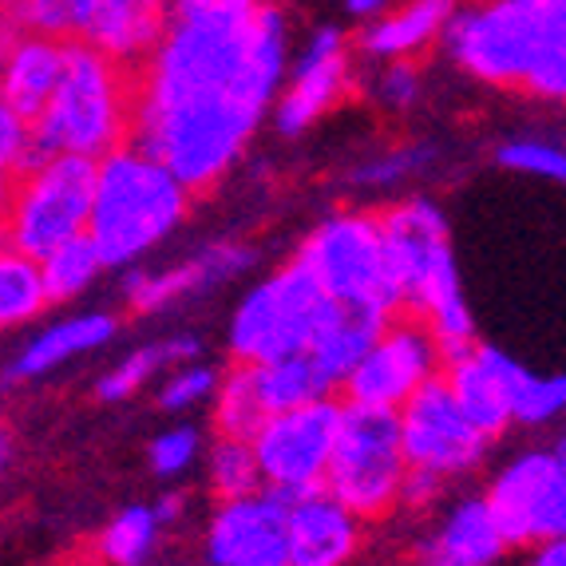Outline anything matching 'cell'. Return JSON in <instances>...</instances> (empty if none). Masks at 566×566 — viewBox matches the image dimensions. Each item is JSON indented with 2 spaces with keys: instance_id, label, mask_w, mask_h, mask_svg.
<instances>
[{
  "instance_id": "1",
  "label": "cell",
  "mask_w": 566,
  "mask_h": 566,
  "mask_svg": "<svg viewBox=\"0 0 566 566\" xmlns=\"http://www.w3.org/2000/svg\"><path fill=\"white\" fill-rule=\"evenodd\" d=\"M285 80V20L262 4L175 12L135 84V147L190 190H210L254 139Z\"/></svg>"
},
{
  "instance_id": "2",
  "label": "cell",
  "mask_w": 566,
  "mask_h": 566,
  "mask_svg": "<svg viewBox=\"0 0 566 566\" xmlns=\"http://www.w3.org/2000/svg\"><path fill=\"white\" fill-rule=\"evenodd\" d=\"M444 32L468 76L538 99L566 95V0H488L452 12Z\"/></svg>"
},
{
  "instance_id": "3",
  "label": "cell",
  "mask_w": 566,
  "mask_h": 566,
  "mask_svg": "<svg viewBox=\"0 0 566 566\" xmlns=\"http://www.w3.org/2000/svg\"><path fill=\"white\" fill-rule=\"evenodd\" d=\"M385 242L388 277L397 285L400 310L424 322L440 357L472 349L475 317L463 297L460 270L452 254V227L432 199H400L377 214Z\"/></svg>"
},
{
  "instance_id": "4",
  "label": "cell",
  "mask_w": 566,
  "mask_h": 566,
  "mask_svg": "<svg viewBox=\"0 0 566 566\" xmlns=\"http://www.w3.org/2000/svg\"><path fill=\"white\" fill-rule=\"evenodd\" d=\"M190 195L155 155L143 147H115L112 155L95 163L92 214H87V238L104 265L132 270L155 245L167 242L187 222Z\"/></svg>"
},
{
  "instance_id": "5",
  "label": "cell",
  "mask_w": 566,
  "mask_h": 566,
  "mask_svg": "<svg viewBox=\"0 0 566 566\" xmlns=\"http://www.w3.org/2000/svg\"><path fill=\"white\" fill-rule=\"evenodd\" d=\"M135 80L87 44H64V67L32 119L36 155H80L99 163L132 135Z\"/></svg>"
},
{
  "instance_id": "6",
  "label": "cell",
  "mask_w": 566,
  "mask_h": 566,
  "mask_svg": "<svg viewBox=\"0 0 566 566\" xmlns=\"http://www.w3.org/2000/svg\"><path fill=\"white\" fill-rule=\"evenodd\" d=\"M408 463L400 452L397 412L380 408H340L337 444H333L329 468H325L322 491L333 495L360 523H380L400 511Z\"/></svg>"
},
{
  "instance_id": "7",
  "label": "cell",
  "mask_w": 566,
  "mask_h": 566,
  "mask_svg": "<svg viewBox=\"0 0 566 566\" xmlns=\"http://www.w3.org/2000/svg\"><path fill=\"white\" fill-rule=\"evenodd\" d=\"M293 262L317 282V290L333 305L373 310L380 317L400 313L397 285L388 277L377 214H365V210L329 214L325 222H317L305 234L302 250H297Z\"/></svg>"
},
{
  "instance_id": "8",
  "label": "cell",
  "mask_w": 566,
  "mask_h": 566,
  "mask_svg": "<svg viewBox=\"0 0 566 566\" xmlns=\"http://www.w3.org/2000/svg\"><path fill=\"white\" fill-rule=\"evenodd\" d=\"M95 163L80 155H36L9 187L4 242L20 254L44 258L48 250L87 234Z\"/></svg>"
},
{
  "instance_id": "9",
  "label": "cell",
  "mask_w": 566,
  "mask_h": 566,
  "mask_svg": "<svg viewBox=\"0 0 566 566\" xmlns=\"http://www.w3.org/2000/svg\"><path fill=\"white\" fill-rule=\"evenodd\" d=\"M329 305L333 302L317 290V282L302 265H277L274 274H265L234 305L227 329L230 357L238 365H265V360L305 353Z\"/></svg>"
},
{
  "instance_id": "10",
  "label": "cell",
  "mask_w": 566,
  "mask_h": 566,
  "mask_svg": "<svg viewBox=\"0 0 566 566\" xmlns=\"http://www.w3.org/2000/svg\"><path fill=\"white\" fill-rule=\"evenodd\" d=\"M340 408L345 405H337L333 397H317L310 405L265 416L258 432L250 436L265 491L293 500V495L322 488L333 444H337Z\"/></svg>"
},
{
  "instance_id": "11",
  "label": "cell",
  "mask_w": 566,
  "mask_h": 566,
  "mask_svg": "<svg viewBox=\"0 0 566 566\" xmlns=\"http://www.w3.org/2000/svg\"><path fill=\"white\" fill-rule=\"evenodd\" d=\"M511 547H535L566 535V452L563 444L511 455L483 491Z\"/></svg>"
},
{
  "instance_id": "12",
  "label": "cell",
  "mask_w": 566,
  "mask_h": 566,
  "mask_svg": "<svg viewBox=\"0 0 566 566\" xmlns=\"http://www.w3.org/2000/svg\"><path fill=\"white\" fill-rule=\"evenodd\" d=\"M397 436L408 468L428 472L444 483L472 475L488 460L491 448L488 436L460 412L444 377H432L428 385H420L397 408Z\"/></svg>"
},
{
  "instance_id": "13",
  "label": "cell",
  "mask_w": 566,
  "mask_h": 566,
  "mask_svg": "<svg viewBox=\"0 0 566 566\" xmlns=\"http://www.w3.org/2000/svg\"><path fill=\"white\" fill-rule=\"evenodd\" d=\"M444 357L436 349L432 333L424 329L420 317H400L392 313L380 325L377 340L365 349V357L353 365V373L340 380L349 405L357 408H380V412H397L416 388L440 377Z\"/></svg>"
},
{
  "instance_id": "14",
  "label": "cell",
  "mask_w": 566,
  "mask_h": 566,
  "mask_svg": "<svg viewBox=\"0 0 566 566\" xmlns=\"http://www.w3.org/2000/svg\"><path fill=\"white\" fill-rule=\"evenodd\" d=\"M531 368L520 365L507 353L491 349L475 340L472 349L455 353L444 360V385L455 397L460 412L480 428L488 440L511 432L515 428V400H520V388L527 380Z\"/></svg>"
},
{
  "instance_id": "15",
  "label": "cell",
  "mask_w": 566,
  "mask_h": 566,
  "mask_svg": "<svg viewBox=\"0 0 566 566\" xmlns=\"http://www.w3.org/2000/svg\"><path fill=\"white\" fill-rule=\"evenodd\" d=\"M210 566H290L285 563V495L250 491L218 500L207 523Z\"/></svg>"
},
{
  "instance_id": "16",
  "label": "cell",
  "mask_w": 566,
  "mask_h": 566,
  "mask_svg": "<svg viewBox=\"0 0 566 566\" xmlns=\"http://www.w3.org/2000/svg\"><path fill=\"white\" fill-rule=\"evenodd\" d=\"M349 92V48L337 29H322L310 40L290 80H282L274 99V119L282 135H302L329 115Z\"/></svg>"
},
{
  "instance_id": "17",
  "label": "cell",
  "mask_w": 566,
  "mask_h": 566,
  "mask_svg": "<svg viewBox=\"0 0 566 566\" xmlns=\"http://www.w3.org/2000/svg\"><path fill=\"white\" fill-rule=\"evenodd\" d=\"M167 20V0H67V36L123 67L151 56Z\"/></svg>"
},
{
  "instance_id": "18",
  "label": "cell",
  "mask_w": 566,
  "mask_h": 566,
  "mask_svg": "<svg viewBox=\"0 0 566 566\" xmlns=\"http://www.w3.org/2000/svg\"><path fill=\"white\" fill-rule=\"evenodd\" d=\"M254 265V250L238 242H214L199 254L182 258L179 265H167V270H135L127 274V305L135 313H163L170 305L187 302V297H199L218 285L234 282L245 270Z\"/></svg>"
},
{
  "instance_id": "19",
  "label": "cell",
  "mask_w": 566,
  "mask_h": 566,
  "mask_svg": "<svg viewBox=\"0 0 566 566\" xmlns=\"http://www.w3.org/2000/svg\"><path fill=\"white\" fill-rule=\"evenodd\" d=\"M365 543V523L322 488L285 500V563L349 566Z\"/></svg>"
},
{
  "instance_id": "20",
  "label": "cell",
  "mask_w": 566,
  "mask_h": 566,
  "mask_svg": "<svg viewBox=\"0 0 566 566\" xmlns=\"http://www.w3.org/2000/svg\"><path fill=\"white\" fill-rule=\"evenodd\" d=\"M511 543L483 495H463L440 511L424 535L428 566H500Z\"/></svg>"
},
{
  "instance_id": "21",
  "label": "cell",
  "mask_w": 566,
  "mask_h": 566,
  "mask_svg": "<svg viewBox=\"0 0 566 566\" xmlns=\"http://www.w3.org/2000/svg\"><path fill=\"white\" fill-rule=\"evenodd\" d=\"M119 333V317L112 313H72V317H60V322L36 329L24 349L12 357L9 380H40L56 368L72 365L76 357L104 349L107 340Z\"/></svg>"
},
{
  "instance_id": "22",
  "label": "cell",
  "mask_w": 566,
  "mask_h": 566,
  "mask_svg": "<svg viewBox=\"0 0 566 566\" xmlns=\"http://www.w3.org/2000/svg\"><path fill=\"white\" fill-rule=\"evenodd\" d=\"M60 67H64V40L56 36H20L0 67V99L24 119H36L40 107L56 87Z\"/></svg>"
},
{
  "instance_id": "23",
  "label": "cell",
  "mask_w": 566,
  "mask_h": 566,
  "mask_svg": "<svg viewBox=\"0 0 566 566\" xmlns=\"http://www.w3.org/2000/svg\"><path fill=\"white\" fill-rule=\"evenodd\" d=\"M385 322H388V317H380V313H373V310L329 305L325 322L317 325V333H313L305 357L317 365V373L325 377V385L340 388V380L349 377L353 365L365 357V349L377 340V333H380V325H385Z\"/></svg>"
},
{
  "instance_id": "24",
  "label": "cell",
  "mask_w": 566,
  "mask_h": 566,
  "mask_svg": "<svg viewBox=\"0 0 566 566\" xmlns=\"http://www.w3.org/2000/svg\"><path fill=\"white\" fill-rule=\"evenodd\" d=\"M455 12V0H408L400 9L385 12L373 29L360 36V48L377 60H408L424 52Z\"/></svg>"
},
{
  "instance_id": "25",
  "label": "cell",
  "mask_w": 566,
  "mask_h": 566,
  "mask_svg": "<svg viewBox=\"0 0 566 566\" xmlns=\"http://www.w3.org/2000/svg\"><path fill=\"white\" fill-rule=\"evenodd\" d=\"M187 360H199V340L179 333V337H163L155 345H143V349L127 353L123 360H115L107 368L99 385H95V397L107 400V405H119V400H132L135 392L159 380L163 373H170L175 365H187Z\"/></svg>"
},
{
  "instance_id": "26",
  "label": "cell",
  "mask_w": 566,
  "mask_h": 566,
  "mask_svg": "<svg viewBox=\"0 0 566 566\" xmlns=\"http://www.w3.org/2000/svg\"><path fill=\"white\" fill-rule=\"evenodd\" d=\"M250 377H254L258 400H262L265 416L285 412V408L310 405L317 397H329L333 388L325 385V377L317 373L305 353H293V357L265 360V365H250Z\"/></svg>"
},
{
  "instance_id": "27",
  "label": "cell",
  "mask_w": 566,
  "mask_h": 566,
  "mask_svg": "<svg viewBox=\"0 0 566 566\" xmlns=\"http://www.w3.org/2000/svg\"><path fill=\"white\" fill-rule=\"evenodd\" d=\"M48 310V293L40 282V262L20 254L17 245L0 238V333L40 322Z\"/></svg>"
},
{
  "instance_id": "28",
  "label": "cell",
  "mask_w": 566,
  "mask_h": 566,
  "mask_svg": "<svg viewBox=\"0 0 566 566\" xmlns=\"http://www.w3.org/2000/svg\"><path fill=\"white\" fill-rule=\"evenodd\" d=\"M36 262H40V282H44L48 305H72L76 297H84V293L99 282V274L107 270L104 258L95 254V245L87 234L56 245V250H48Z\"/></svg>"
},
{
  "instance_id": "29",
  "label": "cell",
  "mask_w": 566,
  "mask_h": 566,
  "mask_svg": "<svg viewBox=\"0 0 566 566\" xmlns=\"http://www.w3.org/2000/svg\"><path fill=\"white\" fill-rule=\"evenodd\" d=\"M163 535V523L155 520L151 507L132 503L123 507L104 531L95 538V551L107 566H147V558L155 555Z\"/></svg>"
},
{
  "instance_id": "30",
  "label": "cell",
  "mask_w": 566,
  "mask_h": 566,
  "mask_svg": "<svg viewBox=\"0 0 566 566\" xmlns=\"http://www.w3.org/2000/svg\"><path fill=\"white\" fill-rule=\"evenodd\" d=\"M207 405H210V420H214V432L234 436V440H250L258 432V424L265 420V408L258 400L250 365H234L227 377H218Z\"/></svg>"
},
{
  "instance_id": "31",
  "label": "cell",
  "mask_w": 566,
  "mask_h": 566,
  "mask_svg": "<svg viewBox=\"0 0 566 566\" xmlns=\"http://www.w3.org/2000/svg\"><path fill=\"white\" fill-rule=\"evenodd\" d=\"M207 483L218 500H238V495L262 491V475H258V460L250 440L218 436L207 452Z\"/></svg>"
},
{
  "instance_id": "32",
  "label": "cell",
  "mask_w": 566,
  "mask_h": 566,
  "mask_svg": "<svg viewBox=\"0 0 566 566\" xmlns=\"http://www.w3.org/2000/svg\"><path fill=\"white\" fill-rule=\"evenodd\" d=\"M563 408H566V380L527 373V380H523V388H520V400H515V428L558 424Z\"/></svg>"
},
{
  "instance_id": "33",
  "label": "cell",
  "mask_w": 566,
  "mask_h": 566,
  "mask_svg": "<svg viewBox=\"0 0 566 566\" xmlns=\"http://www.w3.org/2000/svg\"><path fill=\"white\" fill-rule=\"evenodd\" d=\"M495 163L515 175H531V179H563L566 175V155L558 143L547 139H511L495 151Z\"/></svg>"
},
{
  "instance_id": "34",
  "label": "cell",
  "mask_w": 566,
  "mask_h": 566,
  "mask_svg": "<svg viewBox=\"0 0 566 566\" xmlns=\"http://www.w3.org/2000/svg\"><path fill=\"white\" fill-rule=\"evenodd\" d=\"M218 385V373L210 365H199V360H187V365H175L170 373H163L159 385V405L167 412H190L210 400Z\"/></svg>"
},
{
  "instance_id": "35",
  "label": "cell",
  "mask_w": 566,
  "mask_h": 566,
  "mask_svg": "<svg viewBox=\"0 0 566 566\" xmlns=\"http://www.w3.org/2000/svg\"><path fill=\"white\" fill-rule=\"evenodd\" d=\"M151 468L159 480H179V475H187L195 463L202 460V436L199 428L190 424H175L167 428V432H159L151 440Z\"/></svg>"
},
{
  "instance_id": "36",
  "label": "cell",
  "mask_w": 566,
  "mask_h": 566,
  "mask_svg": "<svg viewBox=\"0 0 566 566\" xmlns=\"http://www.w3.org/2000/svg\"><path fill=\"white\" fill-rule=\"evenodd\" d=\"M32 159H36V147H32V123L0 99V179L9 182L12 175H20Z\"/></svg>"
},
{
  "instance_id": "37",
  "label": "cell",
  "mask_w": 566,
  "mask_h": 566,
  "mask_svg": "<svg viewBox=\"0 0 566 566\" xmlns=\"http://www.w3.org/2000/svg\"><path fill=\"white\" fill-rule=\"evenodd\" d=\"M428 159H432L428 147H400V151L380 155V159H373L360 170H353V182H360V187H377V190L397 187V182H405L408 175H416V170L424 167Z\"/></svg>"
},
{
  "instance_id": "38",
  "label": "cell",
  "mask_w": 566,
  "mask_h": 566,
  "mask_svg": "<svg viewBox=\"0 0 566 566\" xmlns=\"http://www.w3.org/2000/svg\"><path fill=\"white\" fill-rule=\"evenodd\" d=\"M373 92L385 107H408L420 99V72L412 60H385Z\"/></svg>"
},
{
  "instance_id": "39",
  "label": "cell",
  "mask_w": 566,
  "mask_h": 566,
  "mask_svg": "<svg viewBox=\"0 0 566 566\" xmlns=\"http://www.w3.org/2000/svg\"><path fill=\"white\" fill-rule=\"evenodd\" d=\"M527 566H566V543L563 538H547V543H535Z\"/></svg>"
},
{
  "instance_id": "40",
  "label": "cell",
  "mask_w": 566,
  "mask_h": 566,
  "mask_svg": "<svg viewBox=\"0 0 566 566\" xmlns=\"http://www.w3.org/2000/svg\"><path fill=\"white\" fill-rule=\"evenodd\" d=\"M17 40H20V20L9 17V9H0V67H4L12 48H17Z\"/></svg>"
},
{
  "instance_id": "41",
  "label": "cell",
  "mask_w": 566,
  "mask_h": 566,
  "mask_svg": "<svg viewBox=\"0 0 566 566\" xmlns=\"http://www.w3.org/2000/svg\"><path fill=\"white\" fill-rule=\"evenodd\" d=\"M234 4H262V0H170L175 12H202V9H234Z\"/></svg>"
},
{
  "instance_id": "42",
  "label": "cell",
  "mask_w": 566,
  "mask_h": 566,
  "mask_svg": "<svg viewBox=\"0 0 566 566\" xmlns=\"http://www.w3.org/2000/svg\"><path fill=\"white\" fill-rule=\"evenodd\" d=\"M155 520L163 523V527H167V523H175L182 515V495H163L159 503H155Z\"/></svg>"
},
{
  "instance_id": "43",
  "label": "cell",
  "mask_w": 566,
  "mask_h": 566,
  "mask_svg": "<svg viewBox=\"0 0 566 566\" xmlns=\"http://www.w3.org/2000/svg\"><path fill=\"white\" fill-rule=\"evenodd\" d=\"M345 4H349V9L357 12V17H377V12L385 9L388 0H345Z\"/></svg>"
},
{
  "instance_id": "44",
  "label": "cell",
  "mask_w": 566,
  "mask_h": 566,
  "mask_svg": "<svg viewBox=\"0 0 566 566\" xmlns=\"http://www.w3.org/2000/svg\"><path fill=\"white\" fill-rule=\"evenodd\" d=\"M9 463H12V432L0 424V475L9 472Z\"/></svg>"
},
{
  "instance_id": "45",
  "label": "cell",
  "mask_w": 566,
  "mask_h": 566,
  "mask_svg": "<svg viewBox=\"0 0 566 566\" xmlns=\"http://www.w3.org/2000/svg\"><path fill=\"white\" fill-rule=\"evenodd\" d=\"M4 218H9V182L0 179V238H4Z\"/></svg>"
},
{
  "instance_id": "46",
  "label": "cell",
  "mask_w": 566,
  "mask_h": 566,
  "mask_svg": "<svg viewBox=\"0 0 566 566\" xmlns=\"http://www.w3.org/2000/svg\"><path fill=\"white\" fill-rule=\"evenodd\" d=\"M24 0H0V9H20Z\"/></svg>"
}]
</instances>
